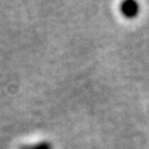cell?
<instances>
[{"mask_svg": "<svg viewBox=\"0 0 149 149\" xmlns=\"http://www.w3.org/2000/svg\"><path fill=\"white\" fill-rule=\"evenodd\" d=\"M120 11H122L124 16L134 17L139 13V5L136 1H124L120 5Z\"/></svg>", "mask_w": 149, "mask_h": 149, "instance_id": "obj_1", "label": "cell"}, {"mask_svg": "<svg viewBox=\"0 0 149 149\" xmlns=\"http://www.w3.org/2000/svg\"><path fill=\"white\" fill-rule=\"evenodd\" d=\"M20 149H51V144L42 142V143H39V144H35V146H25V147H21Z\"/></svg>", "mask_w": 149, "mask_h": 149, "instance_id": "obj_2", "label": "cell"}]
</instances>
